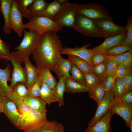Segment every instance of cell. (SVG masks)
<instances>
[{"label": "cell", "instance_id": "cell-12", "mask_svg": "<svg viewBox=\"0 0 132 132\" xmlns=\"http://www.w3.org/2000/svg\"><path fill=\"white\" fill-rule=\"evenodd\" d=\"M22 17L17 9L15 0H13L10 10L9 25L10 29L13 30L19 36H22L25 29Z\"/></svg>", "mask_w": 132, "mask_h": 132}, {"label": "cell", "instance_id": "cell-5", "mask_svg": "<svg viewBox=\"0 0 132 132\" xmlns=\"http://www.w3.org/2000/svg\"><path fill=\"white\" fill-rule=\"evenodd\" d=\"M76 3H71L67 0L63 4L53 20L58 26L73 28L77 15L75 8Z\"/></svg>", "mask_w": 132, "mask_h": 132}, {"label": "cell", "instance_id": "cell-24", "mask_svg": "<svg viewBox=\"0 0 132 132\" xmlns=\"http://www.w3.org/2000/svg\"><path fill=\"white\" fill-rule=\"evenodd\" d=\"M37 67L38 70V76L43 82L47 84L52 89H54L58 81L52 74L50 69L46 67Z\"/></svg>", "mask_w": 132, "mask_h": 132}, {"label": "cell", "instance_id": "cell-1", "mask_svg": "<svg viewBox=\"0 0 132 132\" xmlns=\"http://www.w3.org/2000/svg\"><path fill=\"white\" fill-rule=\"evenodd\" d=\"M62 48L57 32L49 31L43 34L31 54L36 66L46 67L54 72Z\"/></svg>", "mask_w": 132, "mask_h": 132}, {"label": "cell", "instance_id": "cell-6", "mask_svg": "<svg viewBox=\"0 0 132 132\" xmlns=\"http://www.w3.org/2000/svg\"><path fill=\"white\" fill-rule=\"evenodd\" d=\"M73 28L76 31L88 36L105 38L94 20L77 14Z\"/></svg>", "mask_w": 132, "mask_h": 132}, {"label": "cell", "instance_id": "cell-32", "mask_svg": "<svg viewBox=\"0 0 132 132\" xmlns=\"http://www.w3.org/2000/svg\"><path fill=\"white\" fill-rule=\"evenodd\" d=\"M17 9L23 16L28 19L29 20L32 18L33 16L28 9L29 6L34 0H15Z\"/></svg>", "mask_w": 132, "mask_h": 132}, {"label": "cell", "instance_id": "cell-52", "mask_svg": "<svg viewBox=\"0 0 132 132\" xmlns=\"http://www.w3.org/2000/svg\"><path fill=\"white\" fill-rule=\"evenodd\" d=\"M130 129L131 131V132H132V126H131Z\"/></svg>", "mask_w": 132, "mask_h": 132}, {"label": "cell", "instance_id": "cell-47", "mask_svg": "<svg viewBox=\"0 0 132 132\" xmlns=\"http://www.w3.org/2000/svg\"><path fill=\"white\" fill-rule=\"evenodd\" d=\"M119 64L117 61L115 60H109L107 65L106 74H113Z\"/></svg>", "mask_w": 132, "mask_h": 132}, {"label": "cell", "instance_id": "cell-37", "mask_svg": "<svg viewBox=\"0 0 132 132\" xmlns=\"http://www.w3.org/2000/svg\"><path fill=\"white\" fill-rule=\"evenodd\" d=\"M70 73L72 80L86 85L84 74L72 63Z\"/></svg>", "mask_w": 132, "mask_h": 132}, {"label": "cell", "instance_id": "cell-40", "mask_svg": "<svg viewBox=\"0 0 132 132\" xmlns=\"http://www.w3.org/2000/svg\"><path fill=\"white\" fill-rule=\"evenodd\" d=\"M106 61L107 54L103 52L96 51L91 57L90 64L91 67H94Z\"/></svg>", "mask_w": 132, "mask_h": 132}, {"label": "cell", "instance_id": "cell-46", "mask_svg": "<svg viewBox=\"0 0 132 132\" xmlns=\"http://www.w3.org/2000/svg\"><path fill=\"white\" fill-rule=\"evenodd\" d=\"M17 108L19 113L22 116L28 113L32 109L30 106L23 101L19 104Z\"/></svg>", "mask_w": 132, "mask_h": 132}, {"label": "cell", "instance_id": "cell-25", "mask_svg": "<svg viewBox=\"0 0 132 132\" xmlns=\"http://www.w3.org/2000/svg\"><path fill=\"white\" fill-rule=\"evenodd\" d=\"M113 60L123 65L128 69H132V50L124 53L115 56L107 55V60Z\"/></svg>", "mask_w": 132, "mask_h": 132}, {"label": "cell", "instance_id": "cell-15", "mask_svg": "<svg viewBox=\"0 0 132 132\" xmlns=\"http://www.w3.org/2000/svg\"><path fill=\"white\" fill-rule=\"evenodd\" d=\"M127 34L126 31L118 34L106 38L102 43L91 49L94 52L106 51L120 44L126 37Z\"/></svg>", "mask_w": 132, "mask_h": 132}, {"label": "cell", "instance_id": "cell-23", "mask_svg": "<svg viewBox=\"0 0 132 132\" xmlns=\"http://www.w3.org/2000/svg\"><path fill=\"white\" fill-rule=\"evenodd\" d=\"M62 6L57 0H55L49 3L44 10L34 13L32 15L45 17L53 20L60 10Z\"/></svg>", "mask_w": 132, "mask_h": 132}, {"label": "cell", "instance_id": "cell-16", "mask_svg": "<svg viewBox=\"0 0 132 132\" xmlns=\"http://www.w3.org/2000/svg\"><path fill=\"white\" fill-rule=\"evenodd\" d=\"M31 132H63L64 127L61 123L54 121L47 120L41 122L33 127Z\"/></svg>", "mask_w": 132, "mask_h": 132}, {"label": "cell", "instance_id": "cell-28", "mask_svg": "<svg viewBox=\"0 0 132 132\" xmlns=\"http://www.w3.org/2000/svg\"><path fill=\"white\" fill-rule=\"evenodd\" d=\"M66 78L63 76H61L55 88L53 89L57 99V101L59 107L64 105V95L65 90Z\"/></svg>", "mask_w": 132, "mask_h": 132}, {"label": "cell", "instance_id": "cell-45", "mask_svg": "<svg viewBox=\"0 0 132 132\" xmlns=\"http://www.w3.org/2000/svg\"><path fill=\"white\" fill-rule=\"evenodd\" d=\"M130 70L125 68L123 65L119 64L113 73L116 78H122Z\"/></svg>", "mask_w": 132, "mask_h": 132}, {"label": "cell", "instance_id": "cell-7", "mask_svg": "<svg viewBox=\"0 0 132 132\" xmlns=\"http://www.w3.org/2000/svg\"><path fill=\"white\" fill-rule=\"evenodd\" d=\"M46 114L32 109L22 116L16 127L24 131L29 130L37 124L47 120Z\"/></svg>", "mask_w": 132, "mask_h": 132}, {"label": "cell", "instance_id": "cell-18", "mask_svg": "<svg viewBox=\"0 0 132 132\" xmlns=\"http://www.w3.org/2000/svg\"><path fill=\"white\" fill-rule=\"evenodd\" d=\"M28 89L25 84L22 83H17L8 94L7 97L17 107L27 96Z\"/></svg>", "mask_w": 132, "mask_h": 132}, {"label": "cell", "instance_id": "cell-36", "mask_svg": "<svg viewBox=\"0 0 132 132\" xmlns=\"http://www.w3.org/2000/svg\"><path fill=\"white\" fill-rule=\"evenodd\" d=\"M49 3L44 0H34L28 8L32 15L44 10Z\"/></svg>", "mask_w": 132, "mask_h": 132}, {"label": "cell", "instance_id": "cell-41", "mask_svg": "<svg viewBox=\"0 0 132 132\" xmlns=\"http://www.w3.org/2000/svg\"><path fill=\"white\" fill-rule=\"evenodd\" d=\"M127 34L124 40L120 44L132 46V15L127 19Z\"/></svg>", "mask_w": 132, "mask_h": 132}, {"label": "cell", "instance_id": "cell-48", "mask_svg": "<svg viewBox=\"0 0 132 132\" xmlns=\"http://www.w3.org/2000/svg\"><path fill=\"white\" fill-rule=\"evenodd\" d=\"M122 102L129 104H132V91H127L119 99Z\"/></svg>", "mask_w": 132, "mask_h": 132}, {"label": "cell", "instance_id": "cell-20", "mask_svg": "<svg viewBox=\"0 0 132 132\" xmlns=\"http://www.w3.org/2000/svg\"><path fill=\"white\" fill-rule=\"evenodd\" d=\"M27 76L25 85L28 89L31 88L38 76L39 72L36 66H34L30 60L29 57L22 59Z\"/></svg>", "mask_w": 132, "mask_h": 132}, {"label": "cell", "instance_id": "cell-34", "mask_svg": "<svg viewBox=\"0 0 132 132\" xmlns=\"http://www.w3.org/2000/svg\"><path fill=\"white\" fill-rule=\"evenodd\" d=\"M84 75L86 85L89 90L101 82V80L92 71Z\"/></svg>", "mask_w": 132, "mask_h": 132}, {"label": "cell", "instance_id": "cell-27", "mask_svg": "<svg viewBox=\"0 0 132 132\" xmlns=\"http://www.w3.org/2000/svg\"><path fill=\"white\" fill-rule=\"evenodd\" d=\"M86 85L72 80L70 77L66 78L65 92L71 93L88 92Z\"/></svg>", "mask_w": 132, "mask_h": 132}, {"label": "cell", "instance_id": "cell-33", "mask_svg": "<svg viewBox=\"0 0 132 132\" xmlns=\"http://www.w3.org/2000/svg\"><path fill=\"white\" fill-rule=\"evenodd\" d=\"M112 90L114 100L119 99L126 92L121 78H116Z\"/></svg>", "mask_w": 132, "mask_h": 132}, {"label": "cell", "instance_id": "cell-8", "mask_svg": "<svg viewBox=\"0 0 132 132\" xmlns=\"http://www.w3.org/2000/svg\"><path fill=\"white\" fill-rule=\"evenodd\" d=\"M8 60L11 61L13 66L10 87L13 89L19 83L25 84L27 80V74L24 67L22 66V59L12 56L10 54Z\"/></svg>", "mask_w": 132, "mask_h": 132}, {"label": "cell", "instance_id": "cell-19", "mask_svg": "<svg viewBox=\"0 0 132 132\" xmlns=\"http://www.w3.org/2000/svg\"><path fill=\"white\" fill-rule=\"evenodd\" d=\"M113 114L110 110L93 126L90 128H87L85 132H111V121Z\"/></svg>", "mask_w": 132, "mask_h": 132}, {"label": "cell", "instance_id": "cell-38", "mask_svg": "<svg viewBox=\"0 0 132 132\" xmlns=\"http://www.w3.org/2000/svg\"><path fill=\"white\" fill-rule=\"evenodd\" d=\"M43 83L38 76L32 87L28 89L27 96L35 98L40 97V92Z\"/></svg>", "mask_w": 132, "mask_h": 132}, {"label": "cell", "instance_id": "cell-44", "mask_svg": "<svg viewBox=\"0 0 132 132\" xmlns=\"http://www.w3.org/2000/svg\"><path fill=\"white\" fill-rule=\"evenodd\" d=\"M126 91L132 90V69L129 70L122 78Z\"/></svg>", "mask_w": 132, "mask_h": 132}, {"label": "cell", "instance_id": "cell-26", "mask_svg": "<svg viewBox=\"0 0 132 132\" xmlns=\"http://www.w3.org/2000/svg\"><path fill=\"white\" fill-rule=\"evenodd\" d=\"M23 102L33 109L46 114V102L40 97L35 98L27 96Z\"/></svg>", "mask_w": 132, "mask_h": 132}, {"label": "cell", "instance_id": "cell-50", "mask_svg": "<svg viewBox=\"0 0 132 132\" xmlns=\"http://www.w3.org/2000/svg\"><path fill=\"white\" fill-rule=\"evenodd\" d=\"M58 2L62 5L63 4L66 2L67 0H57Z\"/></svg>", "mask_w": 132, "mask_h": 132}, {"label": "cell", "instance_id": "cell-3", "mask_svg": "<svg viewBox=\"0 0 132 132\" xmlns=\"http://www.w3.org/2000/svg\"><path fill=\"white\" fill-rule=\"evenodd\" d=\"M24 37L20 43L15 48L16 51L10 53L12 55L22 59L29 57L40 41V36L36 31L23 30Z\"/></svg>", "mask_w": 132, "mask_h": 132}, {"label": "cell", "instance_id": "cell-43", "mask_svg": "<svg viewBox=\"0 0 132 132\" xmlns=\"http://www.w3.org/2000/svg\"><path fill=\"white\" fill-rule=\"evenodd\" d=\"M9 45L0 38V60L9 61L8 58L10 53Z\"/></svg>", "mask_w": 132, "mask_h": 132}, {"label": "cell", "instance_id": "cell-9", "mask_svg": "<svg viewBox=\"0 0 132 132\" xmlns=\"http://www.w3.org/2000/svg\"><path fill=\"white\" fill-rule=\"evenodd\" d=\"M114 100L113 90L104 95L102 100L98 105L96 112L88 123L87 128H90L101 119L110 110Z\"/></svg>", "mask_w": 132, "mask_h": 132}, {"label": "cell", "instance_id": "cell-10", "mask_svg": "<svg viewBox=\"0 0 132 132\" xmlns=\"http://www.w3.org/2000/svg\"><path fill=\"white\" fill-rule=\"evenodd\" d=\"M100 32L105 36V39L127 31L126 26H123L107 19L94 20Z\"/></svg>", "mask_w": 132, "mask_h": 132}, {"label": "cell", "instance_id": "cell-11", "mask_svg": "<svg viewBox=\"0 0 132 132\" xmlns=\"http://www.w3.org/2000/svg\"><path fill=\"white\" fill-rule=\"evenodd\" d=\"M110 110L113 114H116L122 117L130 129L132 125V104L125 103L119 99L114 100Z\"/></svg>", "mask_w": 132, "mask_h": 132}, {"label": "cell", "instance_id": "cell-29", "mask_svg": "<svg viewBox=\"0 0 132 132\" xmlns=\"http://www.w3.org/2000/svg\"><path fill=\"white\" fill-rule=\"evenodd\" d=\"M40 97L48 105L57 101V98L53 90L44 82L41 89Z\"/></svg>", "mask_w": 132, "mask_h": 132}, {"label": "cell", "instance_id": "cell-14", "mask_svg": "<svg viewBox=\"0 0 132 132\" xmlns=\"http://www.w3.org/2000/svg\"><path fill=\"white\" fill-rule=\"evenodd\" d=\"M4 105L2 112L11 122L16 126L22 116L19 113L15 104L7 97H3Z\"/></svg>", "mask_w": 132, "mask_h": 132}, {"label": "cell", "instance_id": "cell-39", "mask_svg": "<svg viewBox=\"0 0 132 132\" xmlns=\"http://www.w3.org/2000/svg\"><path fill=\"white\" fill-rule=\"evenodd\" d=\"M116 78L113 74H106L101 81L105 91V94L110 93L113 87Z\"/></svg>", "mask_w": 132, "mask_h": 132}, {"label": "cell", "instance_id": "cell-49", "mask_svg": "<svg viewBox=\"0 0 132 132\" xmlns=\"http://www.w3.org/2000/svg\"><path fill=\"white\" fill-rule=\"evenodd\" d=\"M3 97L0 95V113L3 112Z\"/></svg>", "mask_w": 132, "mask_h": 132}, {"label": "cell", "instance_id": "cell-35", "mask_svg": "<svg viewBox=\"0 0 132 132\" xmlns=\"http://www.w3.org/2000/svg\"><path fill=\"white\" fill-rule=\"evenodd\" d=\"M131 50L132 46L120 44L103 52L107 55L115 56L124 53Z\"/></svg>", "mask_w": 132, "mask_h": 132}, {"label": "cell", "instance_id": "cell-21", "mask_svg": "<svg viewBox=\"0 0 132 132\" xmlns=\"http://www.w3.org/2000/svg\"><path fill=\"white\" fill-rule=\"evenodd\" d=\"M72 64L68 59H65L61 56L58 59L55 67L54 72L58 79L61 76L66 78L70 77V71Z\"/></svg>", "mask_w": 132, "mask_h": 132}, {"label": "cell", "instance_id": "cell-17", "mask_svg": "<svg viewBox=\"0 0 132 132\" xmlns=\"http://www.w3.org/2000/svg\"><path fill=\"white\" fill-rule=\"evenodd\" d=\"M11 65L9 64L4 69L0 68V95L3 97H7L12 89L8 84L11 81Z\"/></svg>", "mask_w": 132, "mask_h": 132}, {"label": "cell", "instance_id": "cell-30", "mask_svg": "<svg viewBox=\"0 0 132 132\" xmlns=\"http://www.w3.org/2000/svg\"><path fill=\"white\" fill-rule=\"evenodd\" d=\"M68 59L84 74L91 71V66L86 60L78 56L68 55Z\"/></svg>", "mask_w": 132, "mask_h": 132}, {"label": "cell", "instance_id": "cell-13", "mask_svg": "<svg viewBox=\"0 0 132 132\" xmlns=\"http://www.w3.org/2000/svg\"><path fill=\"white\" fill-rule=\"evenodd\" d=\"M91 45V44H88L81 47L76 46L74 48H62L60 51V54L78 56L86 60L90 65L91 58L94 52L91 49L88 48Z\"/></svg>", "mask_w": 132, "mask_h": 132}, {"label": "cell", "instance_id": "cell-22", "mask_svg": "<svg viewBox=\"0 0 132 132\" xmlns=\"http://www.w3.org/2000/svg\"><path fill=\"white\" fill-rule=\"evenodd\" d=\"M13 0H0V11L4 18V22L3 28L4 32L7 34L11 33L9 25V18L11 5Z\"/></svg>", "mask_w": 132, "mask_h": 132}, {"label": "cell", "instance_id": "cell-42", "mask_svg": "<svg viewBox=\"0 0 132 132\" xmlns=\"http://www.w3.org/2000/svg\"><path fill=\"white\" fill-rule=\"evenodd\" d=\"M108 61H106L94 67H91V71L101 80L107 74Z\"/></svg>", "mask_w": 132, "mask_h": 132}, {"label": "cell", "instance_id": "cell-53", "mask_svg": "<svg viewBox=\"0 0 132 132\" xmlns=\"http://www.w3.org/2000/svg\"><path fill=\"white\" fill-rule=\"evenodd\" d=\"M65 132V131H64V132Z\"/></svg>", "mask_w": 132, "mask_h": 132}, {"label": "cell", "instance_id": "cell-4", "mask_svg": "<svg viewBox=\"0 0 132 132\" xmlns=\"http://www.w3.org/2000/svg\"><path fill=\"white\" fill-rule=\"evenodd\" d=\"M24 26L29 31H36L40 36L49 31L59 32L63 28L57 25L52 20L39 16H33L28 22L24 24Z\"/></svg>", "mask_w": 132, "mask_h": 132}, {"label": "cell", "instance_id": "cell-51", "mask_svg": "<svg viewBox=\"0 0 132 132\" xmlns=\"http://www.w3.org/2000/svg\"><path fill=\"white\" fill-rule=\"evenodd\" d=\"M24 132H31L30 130H28L24 131Z\"/></svg>", "mask_w": 132, "mask_h": 132}, {"label": "cell", "instance_id": "cell-2", "mask_svg": "<svg viewBox=\"0 0 132 132\" xmlns=\"http://www.w3.org/2000/svg\"><path fill=\"white\" fill-rule=\"evenodd\" d=\"M75 8L77 15L93 20L107 19L113 21L107 9L100 4L93 2L84 4L76 3Z\"/></svg>", "mask_w": 132, "mask_h": 132}, {"label": "cell", "instance_id": "cell-31", "mask_svg": "<svg viewBox=\"0 0 132 132\" xmlns=\"http://www.w3.org/2000/svg\"><path fill=\"white\" fill-rule=\"evenodd\" d=\"M89 97L93 99L98 105L101 102L105 94V89L101 82L89 90Z\"/></svg>", "mask_w": 132, "mask_h": 132}]
</instances>
